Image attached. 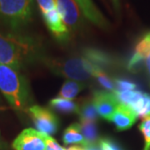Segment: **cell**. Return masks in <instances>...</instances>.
Returning <instances> with one entry per match:
<instances>
[{
  "mask_svg": "<svg viewBox=\"0 0 150 150\" xmlns=\"http://www.w3.org/2000/svg\"><path fill=\"white\" fill-rule=\"evenodd\" d=\"M113 64L110 54L94 48H84L79 55L64 61H54L50 66L55 73L75 81H85L93 76L98 69Z\"/></svg>",
  "mask_w": 150,
  "mask_h": 150,
  "instance_id": "6da1fadb",
  "label": "cell"
},
{
  "mask_svg": "<svg viewBox=\"0 0 150 150\" xmlns=\"http://www.w3.org/2000/svg\"><path fill=\"white\" fill-rule=\"evenodd\" d=\"M39 45L33 38L17 33L0 32V64L19 70L35 61Z\"/></svg>",
  "mask_w": 150,
  "mask_h": 150,
  "instance_id": "7a4b0ae2",
  "label": "cell"
},
{
  "mask_svg": "<svg viewBox=\"0 0 150 150\" xmlns=\"http://www.w3.org/2000/svg\"><path fill=\"white\" fill-rule=\"evenodd\" d=\"M0 93L17 112H27L31 95L25 78L18 71L0 64Z\"/></svg>",
  "mask_w": 150,
  "mask_h": 150,
  "instance_id": "3957f363",
  "label": "cell"
},
{
  "mask_svg": "<svg viewBox=\"0 0 150 150\" xmlns=\"http://www.w3.org/2000/svg\"><path fill=\"white\" fill-rule=\"evenodd\" d=\"M33 17V0H0V20L18 30Z\"/></svg>",
  "mask_w": 150,
  "mask_h": 150,
  "instance_id": "277c9868",
  "label": "cell"
},
{
  "mask_svg": "<svg viewBox=\"0 0 150 150\" xmlns=\"http://www.w3.org/2000/svg\"><path fill=\"white\" fill-rule=\"evenodd\" d=\"M27 112L38 132L48 135L57 133L59 125V118L51 109L38 105H33L28 108Z\"/></svg>",
  "mask_w": 150,
  "mask_h": 150,
  "instance_id": "5b68a950",
  "label": "cell"
},
{
  "mask_svg": "<svg viewBox=\"0 0 150 150\" xmlns=\"http://www.w3.org/2000/svg\"><path fill=\"white\" fill-rule=\"evenodd\" d=\"M119 103L131 108L137 113L138 117L143 119L147 117L150 107V95L139 90L113 93Z\"/></svg>",
  "mask_w": 150,
  "mask_h": 150,
  "instance_id": "8992f818",
  "label": "cell"
},
{
  "mask_svg": "<svg viewBox=\"0 0 150 150\" xmlns=\"http://www.w3.org/2000/svg\"><path fill=\"white\" fill-rule=\"evenodd\" d=\"M14 150H46L44 134L33 129L23 130L13 142Z\"/></svg>",
  "mask_w": 150,
  "mask_h": 150,
  "instance_id": "52a82bcc",
  "label": "cell"
},
{
  "mask_svg": "<svg viewBox=\"0 0 150 150\" xmlns=\"http://www.w3.org/2000/svg\"><path fill=\"white\" fill-rule=\"evenodd\" d=\"M56 8L69 30H76L80 26L81 13L74 0H55Z\"/></svg>",
  "mask_w": 150,
  "mask_h": 150,
  "instance_id": "ba28073f",
  "label": "cell"
},
{
  "mask_svg": "<svg viewBox=\"0 0 150 150\" xmlns=\"http://www.w3.org/2000/svg\"><path fill=\"white\" fill-rule=\"evenodd\" d=\"M93 101L98 116L110 122L112 114L119 105L115 94L108 91H97L93 94Z\"/></svg>",
  "mask_w": 150,
  "mask_h": 150,
  "instance_id": "9c48e42d",
  "label": "cell"
},
{
  "mask_svg": "<svg viewBox=\"0 0 150 150\" xmlns=\"http://www.w3.org/2000/svg\"><path fill=\"white\" fill-rule=\"evenodd\" d=\"M42 14L47 27L54 37L59 40H65L69 38V30L59 15L57 8Z\"/></svg>",
  "mask_w": 150,
  "mask_h": 150,
  "instance_id": "30bf717a",
  "label": "cell"
},
{
  "mask_svg": "<svg viewBox=\"0 0 150 150\" xmlns=\"http://www.w3.org/2000/svg\"><path fill=\"white\" fill-rule=\"evenodd\" d=\"M138 118L137 113L131 108L119 103V105L112 114L110 122H112L118 131L129 129Z\"/></svg>",
  "mask_w": 150,
  "mask_h": 150,
  "instance_id": "8fae6325",
  "label": "cell"
},
{
  "mask_svg": "<svg viewBox=\"0 0 150 150\" xmlns=\"http://www.w3.org/2000/svg\"><path fill=\"white\" fill-rule=\"evenodd\" d=\"M88 20L100 28L107 27L108 22L93 0H74Z\"/></svg>",
  "mask_w": 150,
  "mask_h": 150,
  "instance_id": "7c38bea8",
  "label": "cell"
},
{
  "mask_svg": "<svg viewBox=\"0 0 150 150\" xmlns=\"http://www.w3.org/2000/svg\"><path fill=\"white\" fill-rule=\"evenodd\" d=\"M150 54V32L145 33L144 36L137 43L134 55L129 60L128 69L135 71L139 68L142 62L147 59Z\"/></svg>",
  "mask_w": 150,
  "mask_h": 150,
  "instance_id": "4fadbf2b",
  "label": "cell"
},
{
  "mask_svg": "<svg viewBox=\"0 0 150 150\" xmlns=\"http://www.w3.org/2000/svg\"><path fill=\"white\" fill-rule=\"evenodd\" d=\"M48 105L51 109L63 114L78 113L79 110V105L78 103L72 99H66L59 97L51 99Z\"/></svg>",
  "mask_w": 150,
  "mask_h": 150,
  "instance_id": "5bb4252c",
  "label": "cell"
},
{
  "mask_svg": "<svg viewBox=\"0 0 150 150\" xmlns=\"http://www.w3.org/2000/svg\"><path fill=\"white\" fill-rule=\"evenodd\" d=\"M63 142L68 144H81L82 146L88 145L84 137L83 136L79 123H73L65 129L63 134Z\"/></svg>",
  "mask_w": 150,
  "mask_h": 150,
  "instance_id": "9a60e30c",
  "label": "cell"
},
{
  "mask_svg": "<svg viewBox=\"0 0 150 150\" xmlns=\"http://www.w3.org/2000/svg\"><path fill=\"white\" fill-rule=\"evenodd\" d=\"M84 88L85 85L83 83L75 80H67L62 86L59 93V97L66 99H73L83 90Z\"/></svg>",
  "mask_w": 150,
  "mask_h": 150,
  "instance_id": "2e32d148",
  "label": "cell"
},
{
  "mask_svg": "<svg viewBox=\"0 0 150 150\" xmlns=\"http://www.w3.org/2000/svg\"><path fill=\"white\" fill-rule=\"evenodd\" d=\"M80 129L88 144H94L98 139V129L95 121L80 120Z\"/></svg>",
  "mask_w": 150,
  "mask_h": 150,
  "instance_id": "e0dca14e",
  "label": "cell"
},
{
  "mask_svg": "<svg viewBox=\"0 0 150 150\" xmlns=\"http://www.w3.org/2000/svg\"><path fill=\"white\" fill-rule=\"evenodd\" d=\"M78 113L79 115L80 120H85V121L96 122L98 117V113L93 99L85 101L81 106H79V110Z\"/></svg>",
  "mask_w": 150,
  "mask_h": 150,
  "instance_id": "ac0fdd59",
  "label": "cell"
},
{
  "mask_svg": "<svg viewBox=\"0 0 150 150\" xmlns=\"http://www.w3.org/2000/svg\"><path fill=\"white\" fill-rule=\"evenodd\" d=\"M93 77L96 79L98 82L100 83V85L105 89H107L108 92L114 93L115 92V84L112 82V80L108 76V74L105 73V71L102 69H97L94 74Z\"/></svg>",
  "mask_w": 150,
  "mask_h": 150,
  "instance_id": "d6986e66",
  "label": "cell"
},
{
  "mask_svg": "<svg viewBox=\"0 0 150 150\" xmlns=\"http://www.w3.org/2000/svg\"><path fill=\"white\" fill-rule=\"evenodd\" d=\"M139 130L144 139V150H150V118L143 119L139 125Z\"/></svg>",
  "mask_w": 150,
  "mask_h": 150,
  "instance_id": "ffe728a7",
  "label": "cell"
},
{
  "mask_svg": "<svg viewBox=\"0 0 150 150\" xmlns=\"http://www.w3.org/2000/svg\"><path fill=\"white\" fill-rule=\"evenodd\" d=\"M114 84H115V91L118 92L134 90L137 88V85L134 83L126 79H116L114 82Z\"/></svg>",
  "mask_w": 150,
  "mask_h": 150,
  "instance_id": "44dd1931",
  "label": "cell"
},
{
  "mask_svg": "<svg viewBox=\"0 0 150 150\" xmlns=\"http://www.w3.org/2000/svg\"><path fill=\"white\" fill-rule=\"evenodd\" d=\"M100 150H123L118 144L109 139H102L99 140Z\"/></svg>",
  "mask_w": 150,
  "mask_h": 150,
  "instance_id": "7402d4cb",
  "label": "cell"
},
{
  "mask_svg": "<svg viewBox=\"0 0 150 150\" xmlns=\"http://www.w3.org/2000/svg\"><path fill=\"white\" fill-rule=\"evenodd\" d=\"M37 2L42 13H45L56 8L55 0H37Z\"/></svg>",
  "mask_w": 150,
  "mask_h": 150,
  "instance_id": "603a6c76",
  "label": "cell"
},
{
  "mask_svg": "<svg viewBox=\"0 0 150 150\" xmlns=\"http://www.w3.org/2000/svg\"><path fill=\"white\" fill-rule=\"evenodd\" d=\"M44 139L46 142V150H67L61 147L50 135L44 134Z\"/></svg>",
  "mask_w": 150,
  "mask_h": 150,
  "instance_id": "cb8c5ba5",
  "label": "cell"
},
{
  "mask_svg": "<svg viewBox=\"0 0 150 150\" xmlns=\"http://www.w3.org/2000/svg\"><path fill=\"white\" fill-rule=\"evenodd\" d=\"M83 147L84 148V150H100L94 144H88L87 146H83Z\"/></svg>",
  "mask_w": 150,
  "mask_h": 150,
  "instance_id": "d4e9b609",
  "label": "cell"
},
{
  "mask_svg": "<svg viewBox=\"0 0 150 150\" xmlns=\"http://www.w3.org/2000/svg\"><path fill=\"white\" fill-rule=\"evenodd\" d=\"M67 150H84V148L83 146L82 147H80V146H73V147L69 148Z\"/></svg>",
  "mask_w": 150,
  "mask_h": 150,
  "instance_id": "484cf974",
  "label": "cell"
},
{
  "mask_svg": "<svg viewBox=\"0 0 150 150\" xmlns=\"http://www.w3.org/2000/svg\"><path fill=\"white\" fill-rule=\"evenodd\" d=\"M145 64H146V66L148 68V69H150V54L147 57V59H145Z\"/></svg>",
  "mask_w": 150,
  "mask_h": 150,
  "instance_id": "4316f807",
  "label": "cell"
},
{
  "mask_svg": "<svg viewBox=\"0 0 150 150\" xmlns=\"http://www.w3.org/2000/svg\"><path fill=\"white\" fill-rule=\"evenodd\" d=\"M0 108H4V102H3L1 96H0Z\"/></svg>",
  "mask_w": 150,
  "mask_h": 150,
  "instance_id": "83f0119b",
  "label": "cell"
},
{
  "mask_svg": "<svg viewBox=\"0 0 150 150\" xmlns=\"http://www.w3.org/2000/svg\"><path fill=\"white\" fill-rule=\"evenodd\" d=\"M146 118H150V107H149V111H148V113H147V117H146Z\"/></svg>",
  "mask_w": 150,
  "mask_h": 150,
  "instance_id": "f1b7e54d",
  "label": "cell"
}]
</instances>
